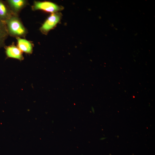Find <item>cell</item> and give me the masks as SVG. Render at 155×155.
I'll use <instances>...</instances> for the list:
<instances>
[{"label": "cell", "mask_w": 155, "mask_h": 155, "mask_svg": "<svg viewBox=\"0 0 155 155\" xmlns=\"http://www.w3.org/2000/svg\"><path fill=\"white\" fill-rule=\"evenodd\" d=\"M10 9L13 13H17L23 8L27 3L24 0H8L7 1Z\"/></svg>", "instance_id": "obj_5"}, {"label": "cell", "mask_w": 155, "mask_h": 155, "mask_svg": "<svg viewBox=\"0 0 155 155\" xmlns=\"http://www.w3.org/2000/svg\"><path fill=\"white\" fill-rule=\"evenodd\" d=\"M32 8L34 10L40 9L53 13L62 10L64 7L49 1H35L34 2Z\"/></svg>", "instance_id": "obj_3"}, {"label": "cell", "mask_w": 155, "mask_h": 155, "mask_svg": "<svg viewBox=\"0 0 155 155\" xmlns=\"http://www.w3.org/2000/svg\"><path fill=\"white\" fill-rule=\"evenodd\" d=\"M62 14L56 12L52 14L47 18L40 28L42 32L46 34L51 30L53 28L60 22Z\"/></svg>", "instance_id": "obj_2"}, {"label": "cell", "mask_w": 155, "mask_h": 155, "mask_svg": "<svg viewBox=\"0 0 155 155\" xmlns=\"http://www.w3.org/2000/svg\"><path fill=\"white\" fill-rule=\"evenodd\" d=\"M13 14L8 6L3 1L0 0V20L4 22L13 16Z\"/></svg>", "instance_id": "obj_6"}, {"label": "cell", "mask_w": 155, "mask_h": 155, "mask_svg": "<svg viewBox=\"0 0 155 155\" xmlns=\"http://www.w3.org/2000/svg\"><path fill=\"white\" fill-rule=\"evenodd\" d=\"M8 33L5 22L0 20V48L5 45Z\"/></svg>", "instance_id": "obj_8"}, {"label": "cell", "mask_w": 155, "mask_h": 155, "mask_svg": "<svg viewBox=\"0 0 155 155\" xmlns=\"http://www.w3.org/2000/svg\"><path fill=\"white\" fill-rule=\"evenodd\" d=\"M9 34L17 37L23 36L27 31L22 22L17 17L13 15L4 22Z\"/></svg>", "instance_id": "obj_1"}, {"label": "cell", "mask_w": 155, "mask_h": 155, "mask_svg": "<svg viewBox=\"0 0 155 155\" xmlns=\"http://www.w3.org/2000/svg\"><path fill=\"white\" fill-rule=\"evenodd\" d=\"M18 45L19 49L22 51L28 53H31L32 50L31 43L25 39L18 37L17 38Z\"/></svg>", "instance_id": "obj_7"}, {"label": "cell", "mask_w": 155, "mask_h": 155, "mask_svg": "<svg viewBox=\"0 0 155 155\" xmlns=\"http://www.w3.org/2000/svg\"><path fill=\"white\" fill-rule=\"evenodd\" d=\"M5 52L8 57L20 60H22L24 58L22 51L14 45L6 47Z\"/></svg>", "instance_id": "obj_4"}]
</instances>
